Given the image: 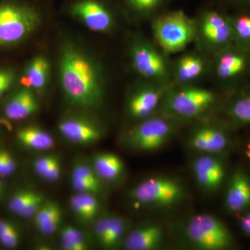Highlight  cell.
Wrapping results in <instances>:
<instances>
[{"instance_id":"obj_1","label":"cell","mask_w":250,"mask_h":250,"mask_svg":"<svg viewBox=\"0 0 250 250\" xmlns=\"http://www.w3.org/2000/svg\"><path fill=\"white\" fill-rule=\"evenodd\" d=\"M59 77L64 96L72 106L84 109L101 106L104 95L101 70L82 49L72 45L62 49Z\"/></svg>"},{"instance_id":"obj_2","label":"cell","mask_w":250,"mask_h":250,"mask_svg":"<svg viewBox=\"0 0 250 250\" xmlns=\"http://www.w3.org/2000/svg\"><path fill=\"white\" fill-rule=\"evenodd\" d=\"M42 21V11L30 0H0V48L21 43Z\"/></svg>"},{"instance_id":"obj_3","label":"cell","mask_w":250,"mask_h":250,"mask_svg":"<svg viewBox=\"0 0 250 250\" xmlns=\"http://www.w3.org/2000/svg\"><path fill=\"white\" fill-rule=\"evenodd\" d=\"M136 208H170L184 200L186 190L177 179L166 176H152L143 179L129 192Z\"/></svg>"},{"instance_id":"obj_4","label":"cell","mask_w":250,"mask_h":250,"mask_svg":"<svg viewBox=\"0 0 250 250\" xmlns=\"http://www.w3.org/2000/svg\"><path fill=\"white\" fill-rule=\"evenodd\" d=\"M153 31L158 43L167 53L186 48L195 39L196 27L182 10L170 11L156 18Z\"/></svg>"},{"instance_id":"obj_5","label":"cell","mask_w":250,"mask_h":250,"mask_svg":"<svg viewBox=\"0 0 250 250\" xmlns=\"http://www.w3.org/2000/svg\"><path fill=\"white\" fill-rule=\"evenodd\" d=\"M185 234L188 241L199 250H224L232 243L228 229L211 215L199 214L192 217L186 226Z\"/></svg>"},{"instance_id":"obj_6","label":"cell","mask_w":250,"mask_h":250,"mask_svg":"<svg viewBox=\"0 0 250 250\" xmlns=\"http://www.w3.org/2000/svg\"><path fill=\"white\" fill-rule=\"evenodd\" d=\"M173 133L172 123L165 118L153 117L143 120L123 136L125 146L139 152H154L168 142Z\"/></svg>"},{"instance_id":"obj_7","label":"cell","mask_w":250,"mask_h":250,"mask_svg":"<svg viewBox=\"0 0 250 250\" xmlns=\"http://www.w3.org/2000/svg\"><path fill=\"white\" fill-rule=\"evenodd\" d=\"M68 11L97 32H107L114 24V14L107 0H73L69 4Z\"/></svg>"},{"instance_id":"obj_8","label":"cell","mask_w":250,"mask_h":250,"mask_svg":"<svg viewBox=\"0 0 250 250\" xmlns=\"http://www.w3.org/2000/svg\"><path fill=\"white\" fill-rule=\"evenodd\" d=\"M215 101L213 92L200 88L176 90L168 95L167 107L174 116L195 118L208 109Z\"/></svg>"},{"instance_id":"obj_9","label":"cell","mask_w":250,"mask_h":250,"mask_svg":"<svg viewBox=\"0 0 250 250\" xmlns=\"http://www.w3.org/2000/svg\"><path fill=\"white\" fill-rule=\"evenodd\" d=\"M59 132L68 142L78 146H90L104 137V130L96 122L83 116L65 117L59 122Z\"/></svg>"},{"instance_id":"obj_10","label":"cell","mask_w":250,"mask_h":250,"mask_svg":"<svg viewBox=\"0 0 250 250\" xmlns=\"http://www.w3.org/2000/svg\"><path fill=\"white\" fill-rule=\"evenodd\" d=\"M133 65L140 75L147 78L162 79L167 74V66L161 54L145 42H138L131 51Z\"/></svg>"},{"instance_id":"obj_11","label":"cell","mask_w":250,"mask_h":250,"mask_svg":"<svg viewBox=\"0 0 250 250\" xmlns=\"http://www.w3.org/2000/svg\"><path fill=\"white\" fill-rule=\"evenodd\" d=\"M165 240V231L161 225L147 224L126 233L123 246L128 250H155L160 248Z\"/></svg>"},{"instance_id":"obj_12","label":"cell","mask_w":250,"mask_h":250,"mask_svg":"<svg viewBox=\"0 0 250 250\" xmlns=\"http://www.w3.org/2000/svg\"><path fill=\"white\" fill-rule=\"evenodd\" d=\"M200 22L202 35L212 45H222L229 39L231 28L228 21L217 10L204 11Z\"/></svg>"},{"instance_id":"obj_13","label":"cell","mask_w":250,"mask_h":250,"mask_svg":"<svg viewBox=\"0 0 250 250\" xmlns=\"http://www.w3.org/2000/svg\"><path fill=\"white\" fill-rule=\"evenodd\" d=\"M189 143L195 150L213 154L223 152L228 146V140L221 130L213 126H203L191 135Z\"/></svg>"},{"instance_id":"obj_14","label":"cell","mask_w":250,"mask_h":250,"mask_svg":"<svg viewBox=\"0 0 250 250\" xmlns=\"http://www.w3.org/2000/svg\"><path fill=\"white\" fill-rule=\"evenodd\" d=\"M39 103L32 90L23 87L9 99L4 108L5 116L11 121H21L39 111Z\"/></svg>"},{"instance_id":"obj_15","label":"cell","mask_w":250,"mask_h":250,"mask_svg":"<svg viewBox=\"0 0 250 250\" xmlns=\"http://www.w3.org/2000/svg\"><path fill=\"white\" fill-rule=\"evenodd\" d=\"M161 93L152 87H146L135 92L128 103V112L135 119L149 118L160 103Z\"/></svg>"},{"instance_id":"obj_16","label":"cell","mask_w":250,"mask_h":250,"mask_svg":"<svg viewBox=\"0 0 250 250\" xmlns=\"http://www.w3.org/2000/svg\"><path fill=\"white\" fill-rule=\"evenodd\" d=\"M225 206L229 211L236 213L250 206V179L244 172L233 176L225 196Z\"/></svg>"},{"instance_id":"obj_17","label":"cell","mask_w":250,"mask_h":250,"mask_svg":"<svg viewBox=\"0 0 250 250\" xmlns=\"http://www.w3.org/2000/svg\"><path fill=\"white\" fill-rule=\"evenodd\" d=\"M90 165L104 182L116 183L122 179L125 172L124 161L114 153L101 152L95 154Z\"/></svg>"},{"instance_id":"obj_18","label":"cell","mask_w":250,"mask_h":250,"mask_svg":"<svg viewBox=\"0 0 250 250\" xmlns=\"http://www.w3.org/2000/svg\"><path fill=\"white\" fill-rule=\"evenodd\" d=\"M46 199L41 192L30 189H22L11 196L9 209L22 218H33Z\"/></svg>"},{"instance_id":"obj_19","label":"cell","mask_w":250,"mask_h":250,"mask_svg":"<svg viewBox=\"0 0 250 250\" xmlns=\"http://www.w3.org/2000/svg\"><path fill=\"white\" fill-rule=\"evenodd\" d=\"M50 69V63L45 57L36 56L28 63L21 83L29 89L42 91L48 83Z\"/></svg>"},{"instance_id":"obj_20","label":"cell","mask_w":250,"mask_h":250,"mask_svg":"<svg viewBox=\"0 0 250 250\" xmlns=\"http://www.w3.org/2000/svg\"><path fill=\"white\" fill-rule=\"evenodd\" d=\"M62 214L58 202L46 200L33 217L34 225L41 234L51 236L60 228Z\"/></svg>"},{"instance_id":"obj_21","label":"cell","mask_w":250,"mask_h":250,"mask_svg":"<svg viewBox=\"0 0 250 250\" xmlns=\"http://www.w3.org/2000/svg\"><path fill=\"white\" fill-rule=\"evenodd\" d=\"M17 139L24 147L40 152L51 150L56 145L53 136L48 131L33 125L18 130Z\"/></svg>"},{"instance_id":"obj_22","label":"cell","mask_w":250,"mask_h":250,"mask_svg":"<svg viewBox=\"0 0 250 250\" xmlns=\"http://www.w3.org/2000/svg\"><path fill=\"white\" fill-rule=\"evenodd\" d=\"M72 213L82 223H88L96 219L100 209L98 195L78 192L70 199Z\"/></svg>"},{"instance_id":"obj_23","label":"cell","mask_w":250,"mask_h":250,"mask_svg":"<svg viewBox=\"0 0 250 250\" xmlns=\"http://www.w3.org/2000/svg\"><path fill=\"white\" fill-rule=\"evenodd\" d=\"M34 172L46 182H56L62 177V166L58 156L47 154L39 156L33 163Z\"/></svg>"},{"instance_id":"obj_24","label":"cell","mask_w":250,"mask_h":250,"mask_svg":"<svg viewBox=\"0 0 250 250\" xmlns=\"http://www.w3.org/2000/svg\"><path fill=\"white\" fill-rule=\"evenodd\" d=\"M203 70L204 62L201 58L188 54L179 59L176 75L179 82L187 83L197 79Z\"/></svg>"},{"instance_id":"obj_25","label":"cell","mask_w":250,"mask_h":250,"mask_svg":"<svg viewBox=\"0 0 250 250\" xmlns=\"http://www.w3.org/2000/svg\"><path fill=\"white\" fill-rule=\"evenodd\" d=\"M127 222L125 218L116 215H111L109 225L106 236L100 246L106 249L117 248L123 243L127 233Z\"/></svg>"},{"instance_id":"obj_26","label":"cell","mask_w":250,"mask_h":250,"mask_svg":"<svg viewBox=\"0 0 250 250\" xmlns=\"http://www.w3.org/2000/svg\"><path fill=\"white\" fill-rule=\"evenodd\" d=\"M192 172H201L208 174L216 179L220 183L225 177V169L220 161L210 154L199 156L192 162Z\"/></svg>"},{"instance_id":"obj_27","label":"cell","mask_w":250,"mask_h":250,"mask_svg":"<svg viewBox=\"0 0 250 250\" xmlns=\"http://www.w3.org/2000/svg\"><path fill=\"white\" fill-rule=\"evenodd\" d=\"M61 243L65 250H85L88 249V241L78 229L65 225L60 230Z\"/></svg>"},{"instance_id":"obj_28","label":"cell","mask_w":250,"mask_h":250,"mask_svg":"<svg viewBox=\"0 0 250 250\" xmlns=\"http://www.w3.org/2000/svg\"><path fill=\"white\" fill-rule=\"evenodd\" d=\"M244 66L245 60L241 56L226 54L219 59L217 73L221 78H230L241 72Z\"/></svg>"},{"instance_id":"obj_29","label":"cell","mask_w":250,"mask_h":250,"mask_svg":"<svg viewBox=\"0 0 250 250\" xmlns=\"http://www.w3.org/2000/svg\"><path fill=\"white\" fill-rule=\"evenodd\" d=\"M167 0H123L126 9L136 14L145 15L154 12L167 2Z\"/></svg>"},{"instance_id":"obj_30","label":"cell","mask_w":250,"mask_h":250,"mask_svg":"<svg viewBox=\"0 0 250 250\" xmlns=\"http://www.w3.org/2000/svg\"><path fill=\"white\" fill-rule=\"evenodd\" d=\"M20 235L14 225L6 220H0V243L8 248L18 246Z\"/></svg>"},{"instance_id":"obj_31","label":"cell","mask_w":250,"mask_h":250,"mask_svg":"<svg viewBox=\"0 0 250 250\" xmlns=\"http://www.w3.org/2000/svg\"><path fill=\"white\" fill-rule=\"evenodd\" d=\"M71 176L87 179L93 182V184L101 187H104V182L98 177L92 166L85 163H76L72 167Z\"/></svg>"},{"instance_id":"obj_32","label":"cell","mask_w":250,"mask_h":250,"mask_svg":"<svg viewBox=\"0 0 250 250\" xmlns=\"http://www.w3.org/2000/svg\"><path fill=\"white\" fill-rule=\"evenodd\" d=\"M72 187L78 192H87L100 195L104 191V187L97 185L87 179L71 176Z\"/></svg>"},{"instance_id":"obj_33","label":"cell","mask_w":250,"mask_h":250,"mask_svg":"<svg viewBox=\"0 0 250 250\" xmlns=\"http://www.w3.org/2000/svg\"><path fill=\"white\" fill-rule=\"evenodd\" d=\"M231 113L238 121L250 123V96L236 102L231 109Z\"/></svg>"},{"instance_id":"obj_34","label":"cell","mask_w":250,"mask_h":250,"mask_svg":"<svg viewBox=\"0 0 250 250\" xmlns=\"http://www.w3.org/2000/svg\"><path fill=\"white\" fill-rule=\"evenodd\" d=\"M15 73L12 70L6 67H0V99L14 85Z\"/></svg>"},{"instance_id":"obj_35","label":"cell","mask_w":250,"mask_h":250,"mask_svg":"<svg viewBox=\"0 0 250 250\" xmlns=\"http://www.w3.org/2000/svg\"><path fill=\"white\" fill-rule=\"evenodd\" d=\"M236 30L243 39H250V17L242 16L237 20Z\"/></svg>"},{"instance_id":"obj_36","label":"cell","mask_w":250,"mask_h":250,"mask_svg":"<svg viewBox=\"0 0 250 250\" xmlns=\"http://www.w3.org/2000/svg\"><path fill=\"white\" fill-rule=\"evenodd\" d=\"M241 227L243 232L250 236V212L241 219Z\"/></svg>"},{"instance_id":"obj_37","label":"cell","mask_w":250,"mask_h":250,"mask_svg":"<svg viewBox=\"0 0 250 250\" xmlns=\"http://www.w3.org/2000/svg\"><path fill=\"white\" fill-rule=\"evenodd\" d=\"M233 4L238 5H250V0H227Z\"/></svg>"},{"instance_id":"obj_38","label":"cell","mask_w":250,"mask_h":250,"mask_svg":"<svg viewBox=\"0 0 250 250\" xmlns=\"http://www.w3.org/2000/svg\"><path fill=\"white\" fill-rule=\"evenodd\" d=\"M5 149H0V172L4 164Z\"/></svg>"},{"instance_id":"obj_39","label":"cell","mask_w":250,"mask_h":250,"mask_svg":"<svg viewBox=\"0 0 250 250\" xmlns=\"http://www.w3.org/2000/svg\"><path fill=\"white\" fill-rule=\"evenodd\" d=\"M246 154L247 156L250 159V142L249 144H248V147H247Z\"/></svg>"},{"instance_id":"obj_40","label":"cell","mask_w":250,"mask_h":250,"mask_svg":"<svg viewBox=\"0 0 250 250\" xmlns=\"http://www.w3.org/2000/svg\"><path fill=\"white\" fill-rule=\"evenodd\" d=\"M3 190V184L2 182L0 181V194H1V191Z\"/></svg>"}]
</instances>
